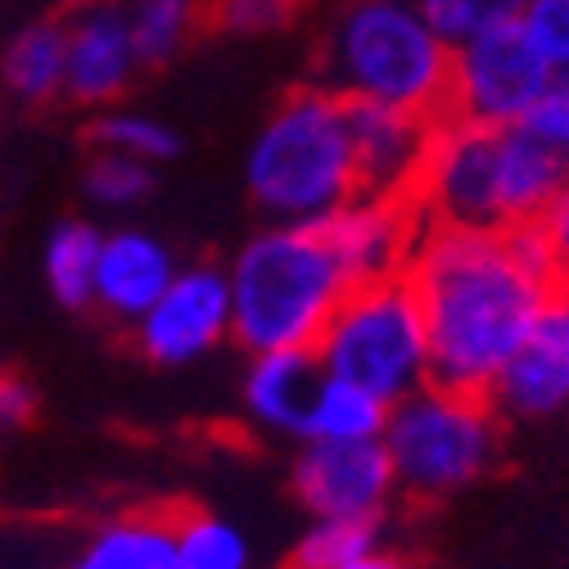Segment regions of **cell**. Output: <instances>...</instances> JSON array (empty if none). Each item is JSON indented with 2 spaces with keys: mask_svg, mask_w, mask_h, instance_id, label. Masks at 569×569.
<instances>
[{
  "mask_svg": "<svg viewBox=\"0 0 569 569\" xmlns=\"http://www.w3.org/2000/svg\"><path fill=\"white\" fill-rule=\"evenodd\" d=\"M343 100H376L420 118L448 113L452 46L416 0H343L321 41V78Z\"/></svg>",
  "mask_w": 569,
  "mask_h": 569,
  "instance_id": "277c9868",
  "label": "cell"
},
{
  "mask_svg": "<svg viewBox=\"0 0 569 569\" xmlns=\"http://www.w3.org/2000/svg\"><path fill=\"white\" fill-rule=\"evenodd\" d=\"M425 222L502 227L497 222V127L443 113L411 190Z\"/></svg>",
  "mask_w": 569,
  "mask_h": 569,
  "instance_id": "ba28073f",
  "label": "cell"
},
{
  "mask_svg": "<svg viewBox=\"0 0 569 569\" xmlns=\"http://www.w3.org/2000/svg\"><path fill=\"white\" fill-rule=\"evenodd\" d=\"M303 14V0H208L203 23L222 37H271Z\"/></svg>",
  "mask_w": 569,
  "mask_h": 569,
  "instance_id": "83f0119b",
  "label": "cell"
},
{
  "mask_svg": "<svg viewBox=\"0 0 569 569\" xmlns=\"http://www.w3.org/2000/svg\"><path fill=\"white\" fill-rule=\"evenodd\" d=\"M177 267L181 262L172 244H163L154 231H140V227L104 231L100 267H96V312L131 330L168 290Z\"/></svg>",
  "mask_w": 569,
  "mask_h": 569,
  "instance_id": "9a60e30c",
  "label": "cell"
},
{
  "mask_svg": "<svg viewBox=\"0 0 569 569\" xmlns=\"http://www.w3.org/2000/svg\"><path fill=\"white\" fill-rule=\"evenodd\" d=\"M321 362L312 348H280V352H253L244 380H240V398L253 425L271 435H290L303 439L308 425V407L312 393L321 385Z\"/></svg>",
  "mask_w": 569,
  "mask_h": 569,
  "instance_id": "e0dca14e",
  "label": "cell"
},
{
  "mask_svg": "<svg viewBox=\"0 0 569 569\" xmlns=\"http://www.w3.org/2000/svg\"><path fill=\"white\" fill-rule=\"evenodd\" d=\"M520 23L556 68H569V0H529Z\"/></svg>",
  "mask_w": 569,
  "mask_h": 569,
  "instance_id": "f546056e",
  "label": "cell"
},
{
  "mask_svg": "<svg viewBox=\"0 0 569 569\" xmlns=\"http://www.w3.org/2000/svg\"><path fill=\"white\" fill-rule=\"evenodd\" d=\"M203 6L208 0H122L140 63L146 68L172 63L186 50V41L199 32Z\"/></svg>",
  "mask_w": 569,
  "mask_h": 569,
  "instance_id": "7402d4cb",
  "label": "cell"
},
{
  "mask_svg": "<svg viewBox=\"0 0 569 569\" xmlns=\"http://www.w3.org/2000/svg\"><path fill=\"white\" fill-rule=\"evenodd\" d=\"M177 569H249V538L212 511L172 507Z\"/></svg>",
  "mask_w": 569,
  "mask_h": 569,
  "instance_id": "cb8c5ba5",
  "label": "cell"
},
{
  "mask_svg": "<svg viewBox=\"0 0 569 569\" xmlns=\"http://www.w3.org/2000/svg\"><path fill=\"white\" fill-rule=\"evenodd\" d=\"M154 181H159V168L154 163L118 154V150H96L87 159V168H82V199L91 208L122 212V208L146 203L154 194Z\"/></svg>",
  "mask_w": 569,
  "mask_h": 569,
  "instance_id": "d4e9b609",
  "label": "cell"
},
{
  "mask_svg": "<svg viewBox=\"0 0 569 569\" xmlns=\"http://www.w3.org/2000/svg\"><path fill=\"white\" fill-rule=\"evenodd\" d=\"M502 420H547L569 407V290L556 284L488 389Z\"/></svg>",
  "mask_w": 569,
  "mask_h": 569,
  "instance_id": "8fae6325",
  "label": "cell"
},
{
  "mask_svg": "<svg viewBox=\"0 0 569 569\" xmlns=\"http://www.w3.org/2000/svg\"><path fill=\"white\" fill-rule=\"evenodd\" d=\"M231 343L253 352L317 348L352 280L321 222H267L231 267Z\"/></svg>",
  "mask_w": 569,
  "mask_h": 569,
  "instance_id": "7a4b0ae2",
  "label": "cell"
},
{
  "mask_svg": "<svg viewBox=\"0 0 569 569\" xmlns=\"http://www.w3.org/2000/svg\"><path fill=\"white\" fill-rule=\"evenodd\" d=\"M244 190L267 222H326L358 199L348 100L326 82L284 96L244 150Z\"/></svg>",
  "mask_w": 569,
  "mask_h": 569,
  "instance_id": "3957f363",
  "label": "cell"
},
{
  "mask_svg": "<svg viewBox=\"0 0 569 569\" xmlns=\"http://www.w3.org/2000/svg\"><path fill=\"white\" fill-rule=\"evenodd\" d=\"M63 569H177L172 507L104 520L73 556L63 560Z\"/></svg>",
  "mask_w": 569,
  "mask_h": 569,
  "instance_id": "d6986e66",
  "label": "cell"
},
{
  "mask_svg": "<svg viewBox=\"0 0 569 569\" xmlns=\"http://www.w3.org/2000/svg\"><path fill=\"white\" fill-rule=\"evenodd\" d=\"M87 140H91V150H118L131 159H146L154 168L181 154V136L163 118H154L146 109H127V104L96 109L87 122Z\"/></svg>",
  "mask_w": 569,
  "mask_h": 569,
  "instance_id": "603a6c76",
  "label": "cell"
},
{
  "mask_svg": "<svg viewBox=\"0 0 569 569\" xmlns=\"http://www.w3.org/2000/svg\"><path fill=\"white\" fill-rule=\"evenodd\" d=\"M380 547V520H312L295 547V569H339L352 556Z\"/></svg>",
  "mask_w": 569,
  "mask_h": 569,
  "instance_id": "4316f807",
  "label": "cell"
},
{
  "mask_svg": "<svg viewBox=\"0 0 569 569\" xmlns=\"http://www.w3.org/2000/svg\"><path fill=\"white\" fill-rule=\"evenodd\" d=\"M380 443L393 461L402 497L443 502L497 466L502 411L492 407L488 393H466L430 380L389 407Z\"/></svg>",
  "mask_w": 569,
  "mask_h": 569,
  "instance_id": "5b68a950",
  "label": "cell"
},
{
  "mask_svg": "<svg viewBox=\"0 0 569 569\" xmlns=\"http://www.w3.org/2000/svg\"><path fill=\"white\" fill-rule=\"evenodd\" d=\"M389 420V402L376 398L371 389L339 380V376H321L312 407H308V425L303 439H321V443H358V439H380ZM299 439V443H303Z\"/></svg>",
  "mask_w": 569,
  "mask_h": 569,
  "instance_id": "44dd1931",
  "label": "cell"
},
{
  "mask_svg": "<svg viewBox=\"0 0 569 569\" xmlns=\"http://www.w3.org/2000/svg\"><path fill=\"white\" fill-rule=\"evenodd\" d=\"M312 352L326 376L362 385L389 407L430 385V330L407 271L352 284Z\"/></svg>",
  "mask_w": 569,
  "mask_h": 569,
  "instance_id": "8992f818",
  "label": "cell"
},
{
  "mask_svg": "<svg viewBox=\"0 0 569 569\" xmlns=\"http://www.w3.org/2000/svg\"><path fill=\"white\" fill-rule=\"evenodd\" d=\"M520 127H529L538 140L556 146L560 154H569V68H556Z\"/></svg>",
  "mask_w": 569,
  "mask_h": 569,
  "instance_id": "f1b7e54d",
  "label": "cell"
},
{
  "mask_svg": "<svg viewBox=\"0 0 569 569\" xmlns=\"http://www.w3.org/2000/svg\"><path fill=\"white\" fill-rule=\"evenodd\" d=\"M290 569H295V565H290Z\"/></svg>",
  "mask_w": 569,
  "mask_h": 569,
  "instance_id": "836d02e7",
  "label": "cell"
},
{
  "mask_svg": "<svg viewBox=\"0 0 569 569\" xmlns=\"http://www.w3.org/2000/svg\"><path fill=\"white\" fill-rule=\"evenodd\" d=\"M569 186V154L538 140L529 127H497V222H542L556 194Z\"/></svg>",
  "mask_w": 569,
  "mask_h": 569,
  "instance_id": "2e32d148",
  "label": "cell"
},
{
  "mask_svg": "<svg viewBox=\"0 0 569 569\" xmlns=\"http://www.w3.org/2000/svg\"><path fill=\"white\" fill-rule=\"evenodd\" d=\"M104 231L87 218H63L50 227L41 249L46 290L63 312H96V267Z\"/></svg>",
  "mask_w": 569,
  "mask_h": 569,
  "instance_id": "ffe728a7",
  "label": "cell"
},
{
  "mask_svg": "<svg viewBox=\"0 0 569 569\" xmlns=\"http://www.w3.org/2000/svg\"><path fill=\"white\" fill-rule=\"evenodd\" d=\"M529 0H416V10L425 14L448 46H461L488 28H502V23H520Z\"/></svg>",
  "mask_w": 569,
  "mask_h": 569,
  "instance_id": "484cf974",
  "label": "cell"
},
{
  "mask_svg": "<svg viewBox=\"0 0 569 569\" xmlns=\"http://www.w3.org/2000/svg\"><path fill=\"white\" fill-rule=\"evenodd\" d=\"M542 231H547V244H551L556 284H565V290H569V186H565V190L556 194V203L547 208Z\"/></svg>",
  "mask_w": 569,
  "mask_h": 569,
  "instance_id": "1f68e13d",
  "label": "cell"
},
{
  "mask_svg": "<svg viewBox=\"0 0 569 569\" xmlns=\"http://www.w3.org/2000/svg\"><path fill=\"white\" fill-rule=\"evenodd\" d=\"M290 488L312 520H385L393 497H402L393 461L380 439H303L290 470Z\"/></svg>",
  "mask_w": 569,
  "mask_h": 569,
  "instance_id": "30bf717a",
  "label": "cell"
},
{
  "mask_svg": "<svg viewBox=\"0 0 569 569\" xmlns=\"http://www.w3.org/2000/svg\"><path fill=\"white\" fill-rule=\"evenodd\" d=\"M131 348L150 367H194L231 339V280L227 267H177L168 290L131 330Z\"/></svg>",
  "mask_w": 569,
  "mask_h": 569,
  "instance_id": "9c48e42d",
  "label": "cell"
},
{
  "mask_svg": "<svg viewBox=\"0 0 569 569\" xmlns=\"http://www.w3.org/2000/svg\"><path fill=\"white\" fill-rule=\"evenodd\" d=\"M439 118H420L393 104L376 100H348V127H352V154H358V181L362 194H398L411 199L430 136Z\"/></svg>",
  "mask_w": 569,
  "mask_h": 569,
  "instance_id": "5bb4252c",
  "label": "cell"
},
{
  "mask_svg": "<svg viewBox=\"0 0 569 569\" xmlns=\"http://www.w3.org/2000/svg\"><path fill=\"white\" fill-rule=\"evenodd\" d=\"M41 411V393L28 376H14V371H0V439L6 435H19L37 420Z\"/></svg>",
  "mask_w": 569,
  "mask_h": 569,
  "instance_id": "4dcf8cb0",
  "label": "cell"
},
{
  "mask_svg": "<svg viewBox=\"0 0 569 569\" xmlns=\"http://www.w3.org/2000/svg\"><path fill=\"white\" fill-rule=\"evenodd\" d=\"M68 32V59H63V100L87 113L118 104L146 63L136 54L131 23L122 0H82L63 19Z\"/></svg>",
  "mask_w": 569,
  "mask_h": 569,
  "instance_id": "7c38bea8",
  "label": "cell"
},
{
  "mask_svg": "<svg viewBox=\"0 0 569 569\" xmlns=\"http://www.w3.org/2000/svg\"><path fill=\"white\" fill-rule=\"evenodd\" d=\"M556 63L533 46L525 23L488 28L461 46H452V87L448 113L483 122V127H516L551 82Z\"/></svg>",
  "mask_w": 569,
  "mask_h": 569,
  "instance_id": "52a82bcc",
  "label": "cell"
},
{
  "mask_svg": "<svg viewBox=\"0 0 569 569\" xmlns=\"http://www.w3.org/2000/svg\"><path fill=\"white\" fill-rule=\"evenodd\" d=\"M420 227L425 218L416 199H398V194H358L321 222L352 284L402 271Z\"/></svg>",
  "mask_w": 569,
  "mask_h": 569,
  "instance_id": "4fadbf2b",
  "label": "cell"
},
{
  "mask_svg": "<svg viewBox=\"0 0 569 569\" xmlns=\"http://www.w3.org/2000/svg\"><path fill=\"white\" fill-rule=\"evenodd\" d=\"M339 569H407V560H402L398 551L371 547V551H362V556H352V560H348V565H339Z\"/></svg>",
  "mask_w": 569,
  "mask_h": 569,
  "instance_id": "d6a6232c",
  "label": "cell"
},
{
  "mask_svg": "<svg viewBox=\"0 0 569 569\" xmlns=\"http://www.w3.org/2000/svg\"><path fill=\"white\" fill-rule=\"evenodd\" d=\"M63 19H32L0 46V91L23 109H46L63 100Z\"/></svg>",
  "mask_w": 569,
  "mask_h": 569,
  "instance_id": "ac0fdd59",
  "label": "cell"
},
{
  "mask_svg": "<svg viewBox=\"0 0 569 569\" xmlns=\"http://www.w3.org/2000/svg\"><path fill=\"white\" fill-rule=\"evenodd\" d=\"M407 280L430 330V380L488 393L538 308L556 290L542 222L529 227H439L425 222Z\"/></svg>",
  "mask_w": 569,
  "mask_h": 569,
  "instance_id": "6da1fadb",
  "label": "cell"
}]
</instances>
